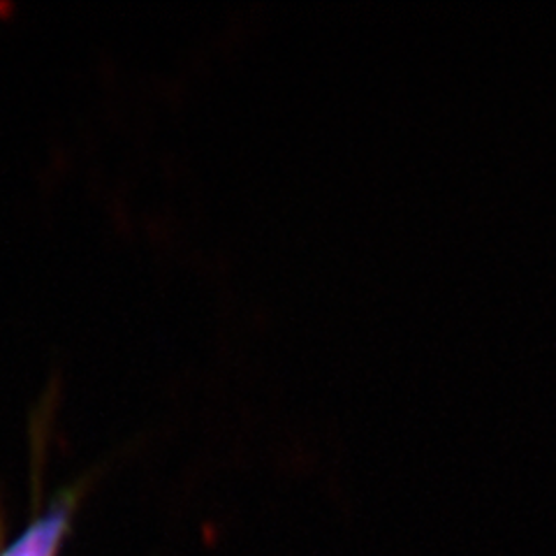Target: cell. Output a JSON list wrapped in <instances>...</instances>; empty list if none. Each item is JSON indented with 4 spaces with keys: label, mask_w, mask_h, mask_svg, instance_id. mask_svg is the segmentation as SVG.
Returning a JSON list of instances; mask_svg holds the SVG:
<instances>
[{
    "label": "cell",
    "mask_w": 556,
    "mask_h": 556,
    "mask_svg": "<svg viewBox=\"0 0 556 556\" xmlns=\"http://www.w3.org/2000/svg\"><path fill=\"white\" fill-rule=\"evenodd\" d=\"M75 498L67 496L54 503L47 513L35 517L24 533L0 556H59L70 531Z\"/></svg>",
    "instance_id": "1"
}]
</instances>
